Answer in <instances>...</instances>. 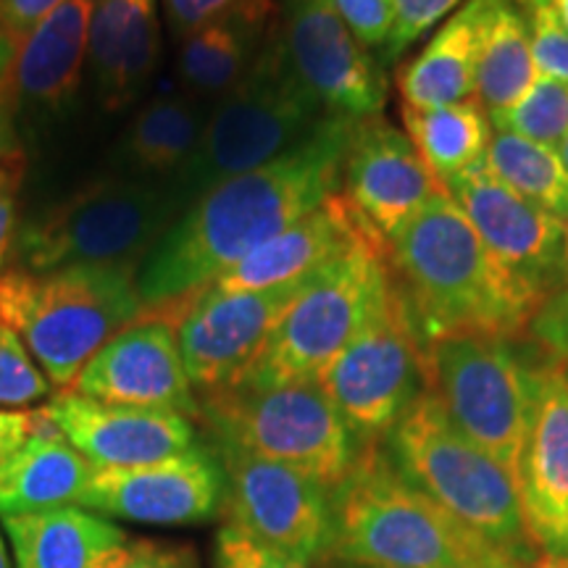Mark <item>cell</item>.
<instances>
[{"label": "cell", "instance_id": "obj_47", "mask_svg": "<svg viewBox=\"0 0 568 568\" xmlns=\"http://www.w3.org/2000/svg\"><path fill=\"white\" fill-rule=\"evenodd\" d=\"M510 568H568V560L542 556V558H535V560H531V564H527V566H510Z\"/></svg>", "mask_w": 568, "mask_h": 568}, {"label": "cell", "instance_id": "obj_30", "mask_svg": "<svg viewBox=\"0 0 568 568\" xmlns=\"http://www.w3.org/2000/svg\"><path fill=\"white\" fill-rule=\"evenodd\" d=\"M537 80L531 59L529 21L518 0H495L485 21L477 55V101L500 113L514 105Z\"/></svg>", "mask_w": 568, "mask_h": 568}, {"label": "cell", "instance_id": "obj_3", "mask_svg": "<svg viewBox=\"0 0 568 568\" xmlns=\"http://www.w3.org/2000/svg\"><path fill=\"white\" fill-rule=\"evenodd\" d=\"M332 558L361 568H510L458 518L410 485L385 445L361 447L332 493Z\"/></svg>", "mask_w": 568, "mask_h": 568}, {"label": "cell", "instance_id": "obj_9", "mask_svg": "<svg viewBox=\"0 0 568 568\" xmlns=\"http://www.w3.org/2000/svg\"><path fill=\"white\" fill-rule=\"evenodd\" d=\"M387 280V243L382 240H366L316 268L240 385L266 389L318 382L366 322Z\"/></svg>", "mask_w": 568, "mask_h": 568}, {"label": "cell", "instance_id": "obj_44", "mask_svg": "<svg viewBox=\"0 0 568 568\" xmlns=\"http://www.w3.org/2000/svg\"><path fill=\"white\" fill-rule=\"evenodd\" d=\"M19 240V222H17V197L13 193L0 195V268H3L9 255L13 253Z\"/></svg>", "mask_w": 568, "mask_h": 568}, {"label": "cell", "instance_id": "obj_33", "mask_svg": "<svg viewBox=\"0 0 568 568\" xmlns=\"http://www.w3.org/2000/svg\"><path fill=\"white\" fill-rule=\"evenodd\" d=\"M51 382L11 326L0 324V408H24L51 393Z\"/></svg>", "mask_w": 568, "mask_h": 568}, {"label": "cell", "instance_id": "obj_43", "mask_svg": "<svg viewBox=\"0 0 568 568\" xmlns=\"http://www.w3.org/2000/svg\"><path fill=\"white\" fill-rule=\"evenodd\" d=\"M38 424L40 410L0 408V464L34 435Z\"/></svg>", "mask_w": 568, "mask_h": 568}, {"label": "cell", "instance_id": "obj_45", "mask_svg": "<svg viewBox=\"0 0 568 568\" xmlns=\"http://www.w3.org/2000/svg\"><path fill=\"white\" fill-rule=\"evenodd\" d=\"M13 53H17V42L9 40L3 32H0V98H3L6 80H9Z\"/></svg>", "mask_w": 568, "mask_h": 568}, {"label": "cell", "instance_id": "obj_19", "mask_svg": "<svg viewBox=\"0 0 568 568\" xmlns=\"http://www.w3.org/2000/svg\"><path fill=\"white\" fill-rule=\"evenodd\" d=\"M439 193L447 190L426 169L406 132L382 116L355 124L343 166V197L368 230L387 243Z\"/></svg>", "mask_w": 568, "mask_h": 568}, {"label": "cell", "instance_id": "obj_22", "mask_svg": "<svg viewBox=\"0 0 568 568\" xmlns=\"http://www.w3.org/2000/svg\"><path fill=\"white\" fill-rule=\"evenodd\" d=\"M95 0H61L19 40L3 101L40 113H63L74 103L90 51Z\"/></svg>", "mask_w": 568, "mask_h": 568}, {"label": "cell", "instance_id": "obj_32", "mask_svg": "<svg viewBox=\"0 0 568 568\" xmlns=\"http://www.w3.org/2000/svg\"><path fill=\"white\" fill-rule=\"evenodd\" d=\"M493 130L521 134L537 145L558 151L568 134V84L537 77L510 109L489 116Z\"/></svg>", "mask_w": 568, "mask_h": 568}, {"label": "cell", "instance_id": "obj_29", "mask_svg": "<svg viewBox=\"0 0 568 568\" xmlns=\"http://www.w3.org/2000/svg\"><path fill=\"white\" fill-rule=\"evenodd\" d=\"M403 124L426 169L443 187L453 176L485 159L493 140L489 113L471 98L437 109L403 105Z\"/></svg>", "mask_w": 568, "mask_h": 568}, {"label": "cell", "instance_id": "obj_7", "mask_svg": "<svg viewBox=\"0 0 568 568\" xmlns=\"http://www.w3.org/2000/svg\"><path fill=\"white\" fill-rule=\"evenodd\" d=\"M180 213L169 187L138 180L92 182L19 230L21 268L32 274L77 266L138 268Z\"/></svg>", "mask_w": 568, "mask_h": 568}, {"label": "cell", "instance_id": "obj_23", "mask_svg": "<svg viewBox=\"0 0 568 568\" xmlns=\"http://www.w3.org/2000/svg\"><path fill=\"white\" fill-rule=\"evenodd\" d=\"M161 0H95L88 61L105 109L145 90L161 61Z\"/></svg>", "mask_w": 568, "mask_h": 568}, {"label": "cell", "instance_id": "obj_42", "mask_svg": "<svg viewBox=\"0 0 568 568\" xmlns=\"http://www.w3.org/2000/svg\"><path fill=\"white\" fill-rule=\"evenodd\" d=\"M59 3L61 0H0V32L19 45V40Z\"/></svg>", "mask_w": 568, "mask_h": 568}, {"label": "cell", "instance_id": "obj_51", "mask_svg": "<svg viewBox=\"0 0 568 568\" xmlns=\"http://www.w3.org/2000/svg\"><path fill=\"white\" fill-rule=\"evenodd\" d=\"M566 287H568V284H566Z\"/></svg>", "mask_w": 568, "mask_h": 568}, {"label": "cell", "instance_id": "obj_20", "mask_svg": "<svg viewBox=\"0 0 568 568\" xmlns=\"http://www.w3.org/2000/svg\"><path fill=\"white\" fill-rule=\"evenodd\" d=\"M42 414L95 468L155 464L201 445L193 422L174 410L113 406L59 393Z\"/></svg>", "mask_w": 568, "mask_h": 568}, {"label": "cell", "instance_id": "obj_2", "mask_svg": "<svg viewBox=\"0 0 568 568\" xmlns=\"http://www.w3.org/2000/svg\"><path fill=\"white\" fill-rule=\"evenodd\" d=\"M387 264L424 345L445 335L510 339L542 308L489 255L447 193L387 240Z\"/></svg>", "mask_w": 568, "mask_h": 568}, {"label": "cell", "instance_id": "obj_16", "mask_svg": "<svg viewBox=\"0 0 568 568\" xmlns=\"http://www.w3.org/2000/svg\"><path fill=\"white\" fill-rule=\"evenodd\" d=\"M518 497L537 550L568 560V366L545 353L529 366V418Z\"/></svg>", "mask_w": 568, "mask_h": 568}, {"label": "cell", "instance_id": "obj_48", "mask_svg": "<svg viewBox=\"0 0 568 568\" xmlns=\"http://www.w3.org/2000/svg\"><path fill=\"white\" fill-rule=\"evenodd\" d=\"M558 155H560V161H564V166H566V172H568V134H566V140L560 142Z\"/></svg>", "mask_w": 568, "mask_h": 568}, {"label": "cell", "instance_id": "obj_14", "mask_svg": "<svg viewBox=\"0 0 568 568\" xmlns=\"http://www.w3.org/2000/svg\"><path fill=\"white\" fill-rule=\"evenodd\" d=\"M489 255L539 303L568 284V224L524 201L481 159L445 184Z\"/></svg>", "mask_w": 568, "mask_h": 568}, {"label": "cell", "instance_id": "obj_39", "mask_svg": "<svg viewBox=\"0 0 568 568\" xmlns=\"http://www.w3.org/2000/svg\"><path fill=\"white\" fill-rule=\"evenodd\" d=\"M335 9L353 38L366 48H376L382 51L393 30L395 6L393 0H332Z\"/></svg>", "mask_w": 568, "mask_h": 568}, {"label": "cell", "instance_id": "obj_50", "mask_svg": "<svg viewBox=\"0 0 568 568\" xmlns=\"http://www.w3.org/2000/svg\"><path fill=\"white\" fill-rule=\"evenodd\" d=\"M550 355H556V358H560V361H564V364L568 366V345H566V347H560L558 353H550Z\"/></svg>", "mask_w": 568, "mask_h": 568}, {"label": "cell", "instance_id": "obj_40", "mask_svg": "<svg viewBox=\"0 0 568 568\" xmlns=\"http://www.w3.org/2000/svg\"><path fill=\"white\" fill-rule=\"evenodd\" d=\"M24 176V151L13 126L11 105L0 98V195L17 193Z\"/></svg>", "mask_w": 568, "mask_h": 568}, {"label": "cell", "instance_id": "obj_12", "mask_svg": "<svg viewBox=\"0 0 568 568\" xmlns=\"http://www.w3.org/2000/svg\"><path fill=\"white\" fill-rule=\"evenodd\" d=\"M213 453L224 471L226 524L297 564L322 566L332 558L335 514L329 489L226 439H213Z\"/></svg>", "mask_w": 568, "mask_h": 568}, {"label": "cell", "instance_id": "obj_34", "mask_svg": "<svg viewBox=\"0 0 568 568\" xmlns=\"http://www.w3.org/2000/svg\"><path fill=\"white\" fill-rule=\"evenodd\" d=\"M529 21L531 59L537 77L568 84V30L539 0H518Z\"/></svg>", "mask_w": 568, "mask_h": 568}, {"label": "cell", "instance_id": "obj_31", "mask_svg": "<svg viewBox=\"0 0 568 568\" xmlns=\"http://www.w3.org/2000/svg\"><path fill=\"white\" fill-rule=\"evenodd\" d=\"M485 161L516 195L568 224V172L558 151L521 134L493 130Z\"/></svg>", "mask_w": 568, "mask_h": 568}, {"label": "cell", "instance_id": "obj_21", "mask_svg": "<svg viewBox=\"0 0 568 568\" xmlns=\"http://www.w3.org/2000/svg\"><path fill=\"white\" fill-rule=\"evenodd\" d=\"M366 240L382 237L361 222L343 193H335L326 197L316 211L303 216L301 222L274 234L272 240H266L264 245L240 258L232 268L219 274L205 290H211V293H251V290L295 282L335 261L351 247L366 243Z\"/></svg>", "mask_w": 568, "mask_h": 568}, {"label": "cell", "instance_id": "obj_25", "mask_svg": "<svg viewBox=\"0 0 568 568\" xmlns=\"http://www.w3.org/2000/svg\"><path fill=\"white\" fill-rule=\"evenodd\" d=\"M495 0H466L424 51L408 61L397 74L403 105L410 109H437L468 101L477 90V55L481 30Z\"/></svg>", "mask_w": 568, "mask_h": 568}, {"label": "cell", "instance_id": "obj_8", "mask_svg": "<svg viewBox=\"0 0 568 568\" xmlns=\"http://www.w3.org/2000/svg\"><path fill=\"white\" fill-rule=\"evenodd\" d=\"M197 418L213 439L305 474L329 493L343 485L358 445L318 382L226 387L201 395Z\"/></svg>", "mask_w": 568, "mask_h": 568}, {"label": "cell", "instance_id": "obj_18", "mask_svg": "<svg viewBox=\"0 0 568 568\" xmlns=\"http://www.w3.org/2000/svg\"><path fill=\"white\" fill-rule=\"evenodd\" d=\"M67 393L113 406L197 416V395L184 368L176 332L163 318L134 322L113 335L84 364Z\"/></svg>", "mask_w": 568, "mask_h": 568}, {"label": "cell", "instance_id": "obj_4", "mask_svg": "<svg viewBox=\"0 0 568 568\" xmlns=\"http://www.w3.org/2000/svg\"><path fill=\"white\" fill-rule=\"evenodd\" d=\"M142 314L138 268L0 272V324L17 332L59 393H67L92 355Z\"/></svg>", "mask_w": 568, "mask_h": 568}, {"label": "cell", "instance_id": "obj_36", "mask_svg": "<svg viewBox=\"0 0 568 568\" xmlns=\"http://www.w3.org/2000/svg\"><path fill=\"white\" fill-rule=\"evenodd\" d=\"M98 568H203L187 545L159 539H126L101 560Z\"/></svg>", "mask_w": 568, "mask_h": 568}, {"label": "cell", "instance_id": "obj_10", "mask_svg": "<svg viewBox=\"0 0 568 568\" xmlns=\"http://www.w3.org/2000/svg\"><path fill=\"white\" fill-rule=\"evenodd\" d=\"M318 385L335 403L358 450L385 443L424 393V339L393 274L361 329L318 376Z\"/></svg>", "mask_w": 568, "mask_h": 568}, {"label": "cell", "instance_id": "obj_41", "mask_svg": "<svg viewBox=\"0 0 568 568\" xmlns=\"http://www.w3.org/2000/svg\"><path fill=\"white\" fill-rule=\"evenodd\" d=\"M529 332L537 337L545 353H558L560 347L568 345V287L539 308L535 322L529 324Z\"/></svg>", "mask_w": 568, "mask_h": 568}, {"label": "cell", "instance_id": "obj_11", "mask_svg": "<svg viewBox=\"0 0 568 568\" xmlns=\"http://www.w3.org/2000/svg\"><path fill=\"white\" fill-rule=\"evenodd\" d=\"M426 393L460 435L493 456L518 481L529 418V364L508 339L445 335L424 345ZM518 487V485H516Z\"/></svg>", "mask_w": 568, "mask_h": 568}, {"label": "cell", "instance_id": "obj_28", "mask_svg": "<svg viewBox=\"0 0 568 568\" xmlns=\"http://www.w3.org/2000/svg\"><path fill=\"white\" fill-rule=\"evenodd\" d=\"M209 113L195 98L161 95L142 109L119 142L113 166L132 174H176L193 155Z\"/></svg>", "mask_w": 568, "mask_h": 568}, {"label": "cell", "instance_id": "obj_1", "mask_svg": "<svg viewBox=\"0 0 568 568\" xmlns=\"http://www.w3.org/2000/svg\"><path fill=\"white\" fill-rule=\"evenodd\" d=\"M355 119L326 113L297 145L190 203L138 268L145 311L209 287L219 274L337 193Z\"/></svg>", "mask_w": 568, "mask_h": 568}, {"label": "cell", "instance_id": "obj_49", "mask_svg": "<svg viewBox=\"0 0 568 568\" xmlns=\"http://www.w3.org/2000/svg\"><path fill=\"white\" fill-rule=\"evenodd\" d=\"M0 568H11V564H9V552H6L3 539H0Z\"/></svg>", "mask_w": 568, "mask_h": 568}, {"label": "cell", "instance_id": "obj_38", "mask_svg": "<svg viewBox=\"0 0 568 568\" xmlns=\"http://www.w3.org/2000/svg\"><path fill=\"white\" fill-rule=\"evenodd\" d=\"M169 30L184 38L197 27L209 24L237 11H274V0H161Z\"/></svg>", "mask_w": 568, "mask_h": 568}, {"label": "cell", "instance_id": "obj_46", "mask_svg": "<svg viewBox=\"0 0 568 568\" xmlns=\"http://www.w3.org/2000/svg\"><path fill=\"white\" fill-rule=\"evenodd\" d=\"M539 3L548 6V9L556 13V19L560 21V24L568 30V0H539Z\"/></svg>", "mask_w": 568, "mask_h": 568}, {"label": "cell", "instance_id": "obj_5", "mask_svg": "<svg viewBox=\"0 0 568 568\" xmlns=\"http://www.w3.org/2000/svg\"><path fill=\"white\" fill-rule=\"evenodd\" d=\"M382 445L410 485L485 539L510 566H527L537 558L516 479L460 435L435 395L424 389Z\"/></svg>", "mask_w": 568, "mask_h": 568}, {"label": "cell", "instance_id": "obj_6", "mask_svg": "<svg viewBox=\"0 0 568 568\" xmlns=\"http://www.w3.org/2000/svg\"><path fill=\"white\" fill-rule=\"evenodd\" d=\"M324 116L322 103L297 80L280 34H274L261 45L243 80L209 113L201 142L169 190L184 211L216 184L290 151Z\"/></svg>", "mask_w": 568, "mask_h": 568}, {"label": "cell", "instance_id": "obj_15", "mask_svg": "<svg viewBox=\"0 0 568 568\" xmlns=\"http://www.w3.org/2000/svg\"><path fill=\"white\" fill-rule=\"evenodd\" d=\"M280 40L287 61L326 113L379 116L385 71L353 38L332 0H280Z\"/></svg>", "mask_w": 568, "mask_h": 568}, {"label": "cell", "instance_id": "obj_17", "mask_svg": "<svg viewBox=\"0 0 568 568\" xmlns=\"http://www.w3.org/2000/svg\"><path fill=\"white\" fill-rule=\"evenodd\" d=\"M80 506L155 527L209 521L224 506V471L205 445L155 464L92 468Z\"/></svg>", "mask_w": 568, "mask_h": 568}, {"label": "cell", "instance_id": "obj_27", "mask_svg": "<svg viewBox=\"0 0 568 568\" xmlns=\"http://www.w3.org/2000/svg\"><path fill=\"white\" fill-rule=\"evenodd\" d=\"M272 11H237L184 34L176 71L197 98L226 95L253 67Z\"/></svg>", "mask_w": 568, "mask_h": 568}, {"label": "cell", "instance_id": "obj_13", "mask_svg": "<svg viewBox=\"0 0 568 568\" xmlns=\"http://www.w3.org/2000/svg\"><path fill=\"white\" fill-rule=\"evenodd\" d=\"M314 274L251 293H211L203 287L182 301L166 303V308L145 314L159 316L169 311V324L176 332L190 382L195 393L209 395L245 379L274 326Z\"/></svg>", "mask_w": 568, "mask_h": 568}, {"label": "cell", "instance_id": "obj_37", "mask_svg": "<svg viewBox=\"0 0 568 568\" xmlns=\"http://www.w3.org/2000/svg\"><path fill=\"white\" fill-rule=\"evenodd\" d=\"M213 568H318L308 564H297L293 558H284L280 552L264 548L245 531L232 524H224L213 545Z\"/></svg>", "mask_w": 568, "mask_h": 568}, {"label": "cell", "instance_id": "obj_26", "mask_svg": "<svg viewBox=\"0 0 568 568\" xmlns=\"http://www.w3.org/2000/svg\"><path fill=\"white\" fill-rule=\"evenodd\" d=\"M6 537L17 568H98L126 531L88 508H51L38 514L3 516Z\"/></svg>", "mask_w": 568, "mask_h": 568}, {"label": "cell", "instance_id": "obj_24", "mask_svg": "<svg viewBox=\"0 0 568 568\" xmlns=\"http://www.w3.org/2000/svg\"><path fill=\"white\" fill-rule=\"evenodd\" d=\"M92 468L40 408L34 435L0 464V518L80 503Z\"/></svg>", "mask_w": 568, "mask_h": 568}, {"label": "cell", "instance_id": "obj_35", "mask_svg": "<svg viewBox=\"0 0 568 568\" xmlns=\"http://www.w3.org/2000/svg\"><path fill=\"white\" fill-rule=\"evenodd\" d=\"M460 0H393L395 19L389 38L382 48V61L393 63L408 51L414 42L429 34L435 24H439Z\"/></svg>", "mask_w": 568, "mask_h": 568}]
</instances>
